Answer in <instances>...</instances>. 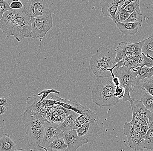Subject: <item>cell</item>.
I'll return each mask as SVG.
<instances>
[{
	"mask_svg": "<svg viewBox=\"0 0 153 151\" xmlns=\"http://www.w3.org/2000/svg\"><path fill=\"white\" fill-rule=\"evenodd\" d=\"M111 76L97 77L94 81L91 92L92 102L100 107H110L115 106L120 99L114 95L116 86Z\"/></svg>",
	"mask_w": 153,
	"mask_h": 151,
	"instance_id": "6da1fadb",
	"label": "cell"
},
{
	"mask_svg": "<svg viewBox=\"0 0 153 151\" xmlns=\"http://www.w3.org/2000/svg\"><path fill=\"white\" fill-rule=\"evenodd\" d=\"M116 50L101 46L97 49L96 54L93 55L90 61L89 71L97 77L111 76L108 69L114 65Z\"/></svg>",
	"mask_w": 153,
	"mask_h": 151,
	"instance_id": "7a4b0ae2",
	"label": "cell"
},
{
	"mask_svg": "<svg viewBox=\"0 0 153 151\" xmlns=\"http://www.w3.org/2000/svg\"><path fill=\"white\" fill-rule=\"evenodd\" d=\"M137 72L124 65L117 70L115 76L119 78V86L124 89L122 98L124 102H130L133 98L131 97L130 94L134 92L135 88L139 85L141 81L137 78Z\"/></svg>",
	"mask_w": 153,
	"mask_h": 151,
	"instance_id": "3957f363",
	"label": "cell"
},
{
	"mask_svg": "<svg viewBox=\"0 0 153 151\" xmlns=\"http://www.w3.org/2000/svg\"><path fill=\"white\" fill-rule=\"evenodd\" d=\"M31 24L30 18L25 11L13 21L7 37L14 36L19 42L25 38H30Z\"/></svg>",
	"mask_w": 153,
	"mask_h": 151,
	"instance_id": "277c9868",
	"label": "cell"
},
{
	"mask_svg": "<svg viewBox=\"0 0 153 151\" xmlns=\"http://www.w3.org/2000/svg\"><path fill=\"white\" fill-rule=\"evenodd\" d=\"M31 32L30 38L41 42L48 32L52 28L53 18L51 14L30 18Z\"/></svg>",
	"mask_w": 153,
	"mask_h": 151,
	"instance_id": "5b68a950",
	"label": "cell"
},
{
	"mask_svg": "<svg viewBox=\"0 0 153 151\" xmlns=\"http://www.w3.org/2000/svg\"><path fill=\"white\" fill-rule=\"evenodd\" d=\"M22 120L25 130L45 126L50 122L40 113L25 109L22 113Z\"/></svg>",
	"mask_w": 153,
	"mask_h": 151,
	"instance_id": "8992f818",
	"label": "cell"
},
{
	"mask_svg": "<svg viewBox=\"0 0 153 151\" xmlns=\"http://www.w3.org/2000/svg\"><path fill=\"white\" fill-rule=\"evenodd\" d=\"M123 132V135L127 136L128 139L127 146L130 150L136 151H143L145 150L144 135L140 132H134L127 122L124 123Z\"/></svg>",
	"mask_w": 153,
	"mask_h": 151,
	"instance_id": "52a82bcc",
	"label": "cell"
},
{
	"mask_svg": "<svg viewBox=\"0 0 153 151\" xmlns=\"http://www.w3.org/2000/svg\"><path fill=\"white\" fill-rule=\"evenodd\" d=\"M25 13L30 18L51 14L45 0H29L24 6Z\"/></svg>",
	"mask_w": 153,
	"mask_h": 151,
	"instance_id": "ba28073f",
	"label": "cell"
},
{
	"mask_svg": "<svg viewBox=\"0 0 153 151\" xmlns=\"http://www.w3.org/2000/svg\"><path fill=\"white\" fill-rule=\"evenodd\" d=\"M132 117L137 120L142 126L149 125V119L153 116L152 112L147 109L140 100H135L133 98L130 102Z\"/></svg>",
	"mask_w": 153,
	"mask_h": 151,
	"instance_id": "9c48e42d",
	"label": "cell"
},
{
	"mask_svg": "<svg viewBox=\"0 0 153 151\" xmlns=\"http://www.w3.org/2000/svg\"><path fill=\"white\" fill-rule=\"evenodd\" d=\"M101 129L98 122H88L76 130L78 136L86 139L88 143L92 145L98 138Z\"/></svg>",
	"mask_w": 153,
	"mask_h": 151,
	"instance_id": "30bf717a",
	"label": "cell"
},
{
	"mask_svg": "<svg viewBox=\"0 0 153 151\" xmlns=\"http://www.w3.org/2000/svg\"><path fill=\"white\" fill-rule=\"evenodd\" d=\"M45 126L25 130L29 147L30 149V150H42L41 144L44 138Z\"/></svg>",
	"mask_w": 153,
	"mask_h": 151,
	"instance_id": "8fae6325",
	"label": "cell"
},
{
	"mask_svg": "<svg viewBox=\"0 0 153 151\" xmlns=\"http://www.w3.org/2000/svg\"><path fill=\"white\" fill-rule=\"evenodd\" d=\"M63 132L59 129L58 124L54 122H48L46 125L43 141L41 146L42 150L47 151V146L54 139L62 137Z\"/></svg>",
	"mask_w": 153,
	"mask_h": 151,
	"instance_id": "7c38bea8",
	"label": "cell"
},
{
	"mask_svg": "<svg viewBox=\"0 0 153 151\" xmlns=\"http://www.w3.org/2000/svg\"><path fill=\"white\" fill-rule=\"evenodd\" d=\"M62 137L68 146L66 151H76L82 145L88 143L86 139L78 136L76 129L64 132Z\"/></svg>",
	"mask_w": 153,
	"mask_h": 151,
	"instance_id": "4fadbf2b",
	"label": "cell"
},
{
	"mask_svg": "<svg viewBox=\"0 0 153 151\" xmlns=\"http://www.w3.org/2000/svg\"><path fill=\"white\" fill-rule=\"evenodd\" d=\"M24 11V7L21 9H10L4 12L0 20V29L7 34H9L13 21Z\"/></svg>",
	"mask_w": 153,
	"mask_h": 151,
	"instance_id": "5bb4252c",
	"label": "cell"
},
{
	"mask_svg": "<svg viewBox=\"0 0 153 151\" xmlns=\"http://www.w3.org/2000/svg\"><path fill=\"white\" fill-rule=\"evenodd\" d=\"M143 44V40L137 43L125 42H120L117 48L116 55L114 60V64L124 59V56L126 53L134 51H141V47Z\"/></svg>",
	"mask_w": 153,
	"mask_h": 151,
	"instance_id": "9a60e30c",
	"label": "cell"
},
{
	"mask_svg": "<svg viewBox=\"0 0 153 151\" xmlns=\"http://www.w3.org/2000/svg\"><path fill=\"white\" fill-rule=\"evenodd\" d=\"M114 23L123 36L134 35L137 34L142 25V23L140 22L124 23L115 22Z\"/></svg>",
	"mask_w": 153,
	"mask_h": 151,
	"instance_id": "2e32d148",
	"label": "cell"
},
{
	"mask_svg": "<svg viewBox=\"0 0 153 151\" xmlns=\"http://www.w3.org/2000/svg\"><path fill=\"white\" fill-rule=\"evenodd\" d=\"M119 0H105L101 12L105 17H110L115 22V14L119 5Z\"/></svg>",
	"mask_w": 153,
	"mask_h": 151,
	"instance_id": "e0dca14e",
	"label": "cell"
},
{
	"mask_svg": "<svg viewBox=\"0 0 153 151\" xmlns=\"http://www.w3.org/2000/svg\"><path fill=\"white\" fill-rule=\"evenodd\" d=\"M22 149L18 147L16 143L10 138L7 133H4L0 137V151H23Z\"/></svg>",
	"mask_w": 153,
	"mask_h": 151,
	"instance_id": "ac0fdd59",
	"label": "cell"
},
{
	"mask_svg": "<svg viewBox=\"0 0 153 151\" xmlns=\"http://www.w3.org/2000/svg\"><path fill=\"white\" fill-rule=\"evenodd\" d=\"M79 114L74 111H71L70 113L66 118L63 122L58 124L59 129L64 132H65L75 129L74 126V122L76 118L79 115Z\"/></svg>",
	"mask_w": 153,
	"mask_h": 151,
	"instance_id": "d6986e66",
	"label": "cell"
},
{
	"mask_svg": "<svg viewBox=\"0 0 153 151\" xmlns=\"http://www.w3.org/2000/svg\"><path fill=\"white\" fill-rule=\"evenodd\" d=\"M68 146L62 137L55 138L46 147L48 151H66Z\"/></svg>",
	"mask_w": 153,
	"mask_h": 151,
	"instance_id": "ffe728a7",
	"label": "cell"
},
{
	"mask_svg": "<svg viewBox=\"0 0 153 151\" xmlns=\"http://www.w3.org/2000/svg\"><path fill=\"white\" fill-rule=\"evenodd\" d=\"M131 68L134 71L137 72V77L140 80H143L145 78L153 76V67L138 66L134 67Z\"/></svg>",
	"mask_w": 153,
	"mask_h": 151,
	"instance_id": "44dd1931",
	"label": "cell"
},
{
	"mask_svg": "<svg viewBox=\"0 0 153 151\" xmlns=\"http://www.w3.org/2000/svg\"><path fill=\"white\" fill-rule=\"evenodd\" d=\"M141 51L145 55H150L153 57V36L149 35L148 38L143 40Z\"/></svg>",
	"mask_w": 153,
	"mask_h": 151,
	"instance_id": "7402d4cb",
	"label": "cell"
},
{
	"mask_svg": "<svg viewBox=\"0 0 153 151\" xmlns=\"http://www.w3.org/2000/svg\"><path fill=\"white\" fill-rule=\"evenodd\" d=\"M140 101L143 103L145 107L153 112V95L148 92H145L140 99Z\"/></svg>",
	"mask_w": 153,
	"mask_h": 151,
	"instance_id": "603a6c76",
	"label": "cell"
},
{
	"mask_svg": "<svg viewBox=\"0 0 153 151\" xmlns=\"http://www.w3.org/2000/svg\"><path fill=\"white\" fill-rule=\"evenodd\" d=\"M145 150L153 151V130L148 129L144 137Z\"/></svg>",
	"mask_w": 153,
	"mask_h": 151,
	"instance_id": "cb8c5ba5",
	"label": "cell"
},
{
	"mask_svg": "<svg viewBox=\"0 0 153 151\" xmlns=\"http://www.w3.org/2000/svg\"><path fill=\"white\" fill-rule=\"evenodd\" d=\"M143 22V15L141 14L140 10H137L131 13L129 15L128 19L123 22H140L142 23Z\"/></svg>",
	"mask_w": 153,
	"mask_h": 151,
	"instance_id": "d4e9b609",
	"label": "cell"
},
{
	"mask_svg": "<svg viewBox=\"0 0 153 151\" xmlns=\"http://www.w3.org/2000/svg\"><path fill=\"white\" fill-rule=\"evenodd\" d=\"M130 14L124 8L118 7V9L115 14L116 22H123L129 17Z\"/></svg>",
	"mask_w": 153,
	"mask_h": 151,
	"instance_id": "484cf974",
	"label": "cell"
},
{
	"mask_svg": "<svg viewBox=\"0 0 153 151\" xmlns=\"http://www.w3.org/2000/svg\"><path fill=\"white\" fill-rule=\"evenodd\" d=\"M143 84L141 89L143 90H146L147 92L153 95V76L147 78L143 80Z\"/></svg>",
	"mask_w": 153,
	"mask_h": 151,
	"instance_id": "4316f807",
	"label": "cell"
},
{
	"mask_svg": "<svg viewBox=\"0 0 153 151\" xmlns=\"http://www.w3.org/2000/svg\"><path fill=\"white\" fill-rule=\"evenodd\" d=\"M91 122L88 117L85 113L79 114L76 118L74 122V126L75 129L85 125L86 123Z\"/></svg>",
	"mask_w": 153,
	"mask_h": 151,
	"instance_id": "83f0119b",
	"label": "cell"
},
{
	"mask_svg": "<svg viewBox=\"0 0 153 151\" xmlns=\"http://www.w3.org/2000/svg\"><path fill=\"white\" fill-rule=\"evenodd\" d=\"M124 8L130 14L134 11L140 10V0H135L131 2L126 6Z\"/></svg>",
	"mask_w": 153,
	"mask_h": 151,
	"instance_id": "f1b7e54d",
	"label": "cell"
},
{
	"mask_svg": "<svg viewBox=\"0 0 153 151\" xmlns=\"http://www.w3.org/2000/svg\"><path fill=\"white\" fill-rule=\"evenodd\" d=\"M60 91L54 89H44L43 91H41V92L38 94V95L39 96H41V98L39 100L37 103H40L43 101L44 99L46 98L49 94H50L51 93H55L59 94L60 93Z\"/></svg>",
	"mask_w": 153,
	"mask_h": 151,
	"instance_id": "f546056e",
	"label": "cell"
},
{
	"mask_svg": "<svg viewBox=\"0 0 153 151\" xmlns=\"http://www.w3.org/2000/svg\"><path fill=\"white\" fill-rule=\"evenodd\" d=\"M128 123L134 132H141L142 129V125L134 118L132 117L131 122Z\"/></svg>",
	"mask_w": 153,
	"mask_h": 151,
	"instance_id": "4dcf8cb0",
	"label": "cell"
},
{
	"mask_svg": "<svg viewBox=\"0 0 153 151\" xmlns=\"http://www.w3.org/2000/svg\"><path fill=\"white\" fill-rule=\"evenodd\" d=\"M143 56V62L141 66H146L149 68H152L153 67V58L152 56L147 54L145 55L142 53Z\"/></svg>",
	"mask_w": 153,
	"mask_h": 151,
	"instance_id": "1f68e13d",
	"label": "cell"
},
{
	"mask_svg": "<svg viewBox=\"0 0 153 151\" xmlns=\"http://www.w3.org/2000/svg\"><path fill=\"white\" fill-rule=\"evenodd\" d=\"M9 4L4 0H0V20L5 11L10 10Z\"/></svg>",
	"mask_w": 153,
	"mask_h": 151,
	"instance_id": "d6a6232c",
	"label": "cell"
},
{
	"mask_svg": "<svg viewBox=\"0 0 153 151\" xmlns=\"http://www.w3.org/2000/svg\"><path fill=\"white\" fill-rule=\"evenodd\" d=\"M124 88L120 86H117L115 90L114 95L119 99H122L124 96Z\"/></svg>",
	"mask_w": 153,
	"mask_h": 151,
	"instance_id": "836d02e7",
	"label": "cell"
},
{
	"mask_svg": "<svg viewBox=\"0 0 153 151\" xmlns=\"http://www.w3.org/2000/svg\"><path fill=\"white\" fill-rule=\"evenodd\" d=\"M10 9H21L24 7V5L21 1H12L9 4Z\"/></svg>",
	"mask_w": 153,
	"mask_h": 151,
	"instance_id": "e575fe53",
	"label": "cell"
},
{
	"mask_svg": "<svg viewBox=\"0 0 153 151\" xmlns=\"http://www.w3.org/2000/svg\"><path fill=\"white\" fill-rule=\"evenodd\" d=\"M12 105V102L9 99L5 97L0 98V106H4L6 107H9Z\"/></svg>",
	"mask_w": 153,
	"mask_h": 151,
	"instance_id": "d590c367",
	"label": "cell"
},
{
	"mask_svg": "<svg viewBox=\"0 0 153 151\" xmlns=\"http://www.w3.org/2000/svg\"><path fill=\"white\" fill-rule=\"evenodd\" d=\"M67 116L66 115L59 113L53 122H54L57 124H61L65 120Z\"/></svg>",
	"mask_w": 153,
	"mask_h": 151,
	"instance_id": "8d00e7d4",
	"label": "cell"
},
{
	"mask_svg": "<svg viewBox=\"0 0 153 151\" xmlns=\"http://www.w3.org/2000/svg\"><path fill=\"white\" fill-rule=\"evenodd\" d=\"M58 111H59V113L68 116L69 114L70 113L71 111V110L65 109V108L63 107L62 106H59V108H58Z\"/></svg>",
	"mask_w": 153,
	"mask_h": 151,
	"instance_id": "74e56055",
	"label": "cell"
},
{
	"mask_svg": "<svg viewBox=\"0 0 153 151\" xmlns=\"http://www.w3.org/2000/svg\"><path fill=\"white\" fill-rule=\"evenodd\" d=\"M59 112L58 111V110H56L54 111L52 113L51 115L50 116L49 118L48 119V121L51 122H53V120L56 118L57 117V115H59Z\"/></svg>",
	"mask_w": 153,
	"mask_h": 151,
	"instance_id": "f35d334b",
	"label": "cell"
},
{
	"mask_svg": "<svg viewBox=\"0 0 153 151\" xmlns=\"http://www.w3.org/2000/svg\"><path fill=\"white\" fill-rule=\"evenodd\" d=\"M135 1V0H123L122 1L120 2V3L119 5L120 7H122V8H124L128 4L130 3L131 2L133 1Z\"/></svg>",
	"mask_w": 153,
	"mask_h": 151,
	"instance_id": "ab89813d",
	"label": "cell"
},
{
	"mask_svg": "<svg viewBox=\"0 0 153 151\" xmlns=\"http://www.w3.org/2000/svg\"><path fill=\"white\" fill-rule=\"evenodd\" d=\"M7 108L4 106H0V115L4 114L7 112Z\"/></svg>",
	"mask_w": 153,
	"mask_h": 151,
	"instance_id": "60d3db41",
	"label": "cell"
},
{
	"mask_svg": "<svg viewBox=\"0 0 153 151\" xmlns=\"http://www.w3.org/2000/svg\"><path fill=\"white\" fill-rule=\"evenodd\" d=\"M112 81L113 82L115 86H118L120 85V82L119 78H117V77H115L114 78H112Z\"/></svg>",
	"mask_w": 153,
	"mask_h": 151,
	"instance_id": "b9f144b4",
	"label": "cell"
},
{
	"mask_svg": "<svg viewBox=\"0 0 153 151\" xmlns=\"http://www.w3.org/2000/svg\"><path fill=\"white\" fill-rule=\"evenodd\" d=\"M29 0H20L21 2H22V3L23 4L24 6L28 1Z\"/></svg>",
	"mask_w": 153,
	"mask_h": 151,
	"instance_id": "7bdbcfd3",
	"label": "cell"
},
{
	"mask_svg": "<svg viewBox=\"0 0 153 151\" xmlns=\"http://www.w3.org/2000/svg\"><path fill=\"white\" fill-rule=\"evenodd\" d=\"M4 1H5L7 2V3L9 4H10V3L12 2V0H4Z\"/></svg>",
	"mask_w": 153,
	"mask_h": 151,
	"instance_id": "ee69618b",
	"label": "cell"
},
{
	"mask_svg": "<svg viewBox=\"0 0 153 151\" xmlns=\"http://www.w3.org/2000/svg\"><path fill=\"white\" fill-rule=\"evenodd\" d=\"M20 1V0H12V1Z\"/></svg>",
	"mask_w": 153,
	"mask_h": 151,
	"instance_id": "f6af8a7d",
	"label": "cell"
}]
</instances>
